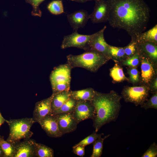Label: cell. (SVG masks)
Returning <instances> with one entry per match:
<instances>
[{
  "label": "cell",
  "mask_w": 157,
  "mask_h": 157,
  "mask_svg": "<svg viewBox=\"0 0 157 157\" xmlns=\"http://www.w3.org/2000/svg\"><path fill=\"white\" fill-rule=\"evenodd\" d=\"M109 6L108 21L114 28L125 30L135 40L146 29L150 9L144 0H107Z\"/></svg>",
  "instance_id": "6da1fadb"
},
{
  "label": "cell",
  "mask_w": 157,
  "mask_h": 157,
  "mask_svg": "<svg viewBox=\"0 0 157 157\" xmlns=\"http://www.w3.org/2000/svg\"><path fill=\"white\" fill-rule=\"evenodd\" d=\"M122 98L113 90L107 93L96 91L91 101L95 111V116L92 119L95 132H97L106 124L116 120L121 107Z\"/></svg>",
  "instance_id": "7a4b0ae2"
},
{
  "label": "cell",
  "mask_w": 157,
  "mask_h": 157,
  "mask_svg": "<svg viewBox=\"0 0 157 157\" xmlns=\"http://www.w3.org/2000/svg\"><path fill=\"white\" fill-rule=\"evenodd\" d=\"M67 63L73 68L80 67L91 72H96L110 59L101 53L89 49L78 55L70 54L67 56Z\"/></svg>",
  "instance_id": "3957f363"
},
{
  "label": "cell",
  "mask_w": 157,
  "mask_h": 157,
  "mask_svg": "<svg viewBox=\"0 0 157 157\" xmlns=\"http://www.w3.org/2000/svg\"><path fill=\"white\" fill-rule=\"evenodd\" d=\"M9 127L10 133L7 141L13 144L22 139L29 138L33 134L31 129L35 123L33 117L6 120Z\"/></svg>",
  "instance_id": "277c9868"
},
{
  "label": "cell",
  "mask_w": 157,
  "mask_h": 157,
  "mask_svg": "<svg viewBox=\"0 0 157 157\" xmlns=\"http://www.w3.org/2000/svg\"><path fill=\"white\" fill-rule=\"evenodd\" d=\"M72 68L67 63L59 65L51 72L50 78L52 94L70 90L71 72Z\"/></svg>",
  "instance_id": "5b68a950"
},
{
  "label": "cell",
  "mask_w": 157,
  "mask_h": 157,
  "mask_svg": "<svg viewBox=\"0 0 157 157\" xmlns=\"http://www.w3.org/2000/svg\"><path fill=\"white\" fill-rule=\"evenodd\" d=\"M150 89L149 86H126L121 92L122 97L126 102L133 103L135 106H141L148 99Z\"/></svg>",
  "instance_id": "8992f818"
},
{
  "label": "cell",
  "mask_w": 157,
  "mask_h": 157,
  "mask_svg": "<svg viewBox=\"0 0 157 157\" xmlns=\"http://www.w3.org/2000/svg\"><path fill=\"white\" fill-rule=\"evenodd\" d=\"M93 35L80 34L77 31H74L71 34L65 36L61 45L62 49L75 47L83 49L85 51L90 49L89 42Z\"/></svg>",
  "instance_id": "52a82bcc"
},
{
  "label": "cell",
  "mask_w": 157,
  "mask_h": 157,
  "mask_svg": "<svg viewBox=\"0 0 157 157\" xmlns=\"http://www.w3.org/2000/svg\"><path fill=\"white\" fill-rule=\"evenodd\" d=\"M138 51L141 66L140 81L142 85L149 86L151 80L156 76V64L142 52Z\"/></svg>",
  "instance_id": "ba28073f"
},
{
  "label": "cell",
  "mask_w": 157,
  "mask_h": 157,
  "mask_svg": "<svg viewBox=\"0 0 157 157\" xmlns=\"http://www.w3.org/2000/svg\"><path fill=\"white\" fill-rule=\"evenodd\" d=\"M72 113L78 124L85 120L89 119L92 120L95 116V111L91 101H77Z\"/></svg>",
  "instance_id": "9c48e42d"
},
{
  "label": "cell",
  "mask_w": 157,
  "mask_h": 157,
  "mask_svg": "<svg viewBox=\"0 0 157 157\" xmlns=\"http://www.w3.org/2000/svg\"><path fill=\"white\" fill-rule=\"evenodd\" d=\"M95 1L94 10L90 15V19L93 24L108 21L109 6L107 0H97Z\"/></svg>",
  "instance_id": "30bf717a"
},
{
  "label": "cell",
  "mask_w": 157,
  "mask_h": 157,
  "mask_svg": "<svg viewBox=\"0 0 157 157\" xmlns=\"http://www.w3.org/2000/svg\"><path fill=\"white\" fill-rule=\"evenodd\" d=\"M54 115L62 134L69 133L75 131L78 124L72 113H58Z\"/></svg>",
  "instance_id": "8fae6325"
},
{
  "label": "cell",
  "mask_w": 157,
  "mask_h": 157,
  "mask_svg": "<svg viewBox=\"0 0 157 157\" xmlns=\"http://www.w3.org/2000/svg\"><path fill=\"white\" fill-rule=\"evenodd\" d=\"M106 28L105 26L101 30L93 34L89 42V46L90 49L98 51L110 59L108 54L109 44L106 42L104 35Z\"/></svg>",
  "instance_id": "7c38bea8"
},
{
  "label": "cell",
  "mask_w": 157,
  "mask_h": 157,
  "mask_svg": "<svg viewBox=\"0 0 157 157\" xmlns=\"http://www.w3.org/2000/svg\"><path fill=\"white\" fill-rule=\"evenodd\" d=\"M35 141L29 138L14 144L15 152L13 157H32L35 156Z\"/></svg>",
  "instance_id": "4fadbf2b"
},
{
  "label": "cell",
  "mask_w": 157,
  "mask_h": 157,
  "mask_svg": "<svg viewBox=\"0 0 157 157\" xmlns=\"http://www.w3.org/2000/svg\"><path fill=\"white\" fill-rule=\"evenodd\" d=\"M38 123L49 136L58 138L63 135L59 130L54 115H47Z\"/></svg>",
  "instance_id": "5bb4252c"
},
{
  "label": "cell",
  "mask_w": 157,
  "mask_h": 157,
  "mask_svg": "<svg viewBox=\"0 0 157 157\" xmlns=\"http://www.w3.org/2000/svg\"><path fill=\"white\" fill-rule=\"evenodd\" d=\"M52 94L49 97L37 102L35 104L32 117L35 122H38L47 115H51V103Z\"/></svg>",
  "instance_id": "9a60e30c"
},
{
  "label": "cell",
  "mask_w": 157,
  "mask_h": 157,
  "mask_svg": "<svg viewBox=\"0 0 157 157\" xmlns=\"http://www.w3.org/2000/svg\"><path fill=\"white\" fill-rule=\"evenodd\" d=\"M67 19L74 31L83 27L90 19V15L83 10H78L67 15Z\"/></svg>",
  "instance_id": "2e32d148"
},
{
  "label": "cell",
  "mask_w": 157,
  "mask_h": 157,
  "mask_svg": "<svg viewBox=\"0 0 157 157\" xmlns=\"http://www.w3.org/2000/svg\"><path fill=\"white\" fill-rule=\"evenodd\" d=\"M138 49L148 57L155 64L157 61V44L151 42L138 43Z\"/></svg>",
  "instance_id": "e0dca14e"
},
{
  "label": "cell",
  "mask_w": 157,
  "mask_h": 157,
  "mask_svg": "<svg viewBox=\"0 0 157 157\" xmlns=\"http://www.w3.org/2000/svg\"><path fill=\"white\" fill-rule=\"evenodd\" d=\"M52 94L51 103L52 112L60 107L69 99L71 97V91H64Z\"/></svg>",
  "instance_id": "ac0fdd59"
},
{
  "label": "cell",
  "mask_w": 157,
  "mask_h": 157,
  "mask_svg": "<svg viewBox=\"0 0 157 157\" xmlns=\"http://www.w3.org/2000/svg\"><path fill=\"white\" fill-rule=\"evenodd\" d=\"M135 41L138 43L151 42L157 44V25L147 31L140 33Z\"/></svg>",
  "instance_id": "d6986e66"
},
{
  "label": "cell",
  "mask_w": 157,
  "mask_h": 157,
  "mask_svg": "<svg viewBox=\"0 0 157 157\" xmlns=\"http://www.w3.org/2000/svg\"><path fill=\"white\" fill-rule=\"evenodd\" d=\"M96 91L92 88L76 91H71V97L77 101H91L93 98Z\"/></svg>",
  "instance_id": "ffe728a7"
},
{
  "label": "cell",
  "mask_w": 157,
  "mask_h": 157,
  "mask_svg": "<svg viewBox=\"0 0 157 157\" xmlns=\"http://www.w3.org/2000/svg\"><path fill=\"white\" fill-rule=\"evenodd\" d=\"M108 54L110 59L116 62H122L126 58L124 47L108 45Z\"/></svg>",
  "instance_id": "44dd1931"
},
{
  "label": "cell",
  "mask_w": 157,
  "mask_h": 157,
  "mask_svg": "<svg viewBox=\"0 0 157 157\" xmlns=\"http://www.w3.org/2000/svg\"><path fill=\"white\" fill-rule=\"evenodd\" d=\"M77 100L71 97L60 107L51 113V115L72 113L76 105Z\"/></svg>",
  "instance_id": "7402d4cb"
},
{
  "label": "cell",
  "mask_w": 157,
  "mask_h": 157,
  "mask_svg": "<svg viewBox=\"0 0 157 157\" xmlns=\"http://www.w3.org/2000/svg\"><path fill=\"white\" fill-rule=\"evenodd\" d=\"M110 70V75L113 81L121 82L124 81H129V79L125 75L122 68L117 63Z\"/></svg>",
  "instance_id": "603a6c76"
},
{
  "label": "cell",
  "mask_w": 157,
  "mask_h": 157,
  "mask_svg": "<svg viewBox=\"0 0 157 157\" xmlns=\"http://www.w3.org/2000/svg\"><path fill=\"white\" fill-rule=\"evenodd\" d=\"M35 155L38 157H53L54 151L51 148L44 144L35 142Z\"/></svg>",
  "instance_id": "cb8c5ba5"
},
{
  "label": "cell",
  "mask_w": 157,
  "mask_h": 157,
  "mask_svg": "<svg viewBox=\"0 0 157 157\" xmlns=\"http://www.w3.org/2000/svg\"><path fill=\"white\" fill-rule=\"evenodd\" d=\"M0 147L5 157H13L15 152L14 144L5 140L3 137L0 135Z\"/></svg>",
  "instance_id": "d4e9b609"
},
{
  "label": "cell",
  "mask_w": 157,
  "mask_h": 157,
  "mask_svg": "<svg viewBox=\"0 0 157 157\" xmlns=\"http://www.w3.org/2000/svg\"><path fill=\"white\" fill-rule=\"evenodd\" d=\"M110 135H106L103 138L99 137L92 143L93 149L91 157H100L102 153L103 142L104 140L109 137Z\"/></svg>",
  "instance_id": "484cf974"
},
{
  "label": "cell",
  "mask_w": 157,
  "mask_h": 157,
  "mask_svg": "<svg viewBox=\"0 0 157 157\" xmlns=\"http://www.w3.org/2000/svg\"><path fill=\"white\" fill-rule=\"evenodd\" d=\"M47 8L51 13L54 15H58L64 13L63 2L61 0L52 1L49 4Z\"/></svg>",
  "instance_id": "4316f807"
},
{
  "label": "cell",
  "mask_w": 157,
  "mask_h": 157,
  "mask_svg": "<svg viewBox=\"0 0 157 157\" xmlns=\"http://www.w3.org/2000/svg\"><path fill=\"white\" fill-rule=\"evenodd\" d=\"M104 135L103 133L98 134L97 132L94 131L91 134L81 140L78 143L75 144L72 147V148L78 146L85 147L87 145L93 143L99 137Z\"/></svg>",
  "instance_id": "83f0119b"
},
{
  "label": "cell",
  "mask_w": 157,
  "mask_h": 157,
  "mask_svg": "<svg viewBox=\"0 0 157 157\" xmlns=\"http://www.w3.org/2000/svg\"><path fill=\"white\" fill-rule=\"evenodd\" d=\"M140 62L139 54L138 50L137 52L134 55L122 61V64L129 67H137Z\"/></svg>",
  "instance_id": "f1b7e54d"
},
{
  "label": "cell",
  "mask_w": 157,
  "mask_h": 157,
  "mask_svg": "<svg viewBox=\"0 0 157 157\" xmlns=\"http://www.w3.org/2000/svg\"><path fill=\"white\" fill-rule=\"evenodd\" d=\"M125 53L126 58L134 55L138 51L137 43L135 41L131 40L130 43L124 47Z\"/></svg>",
  "instance_id": "f546056e"
},
{
  "label": "cell",
  "mask_w": 157,
  "mask_h": 157,
  "mask_svg": "<svg viewBox=\"0 0 157 157\" xmlns=\"http://www.w3.org/2000/svg\"><path fill=\"white\" fill-rule=\"evenodd\" d=\"M44 0H25L26 2L30 4L33 7L31 12L32 15L41 17L42 12L40 9V5Z\"/></svg>",
  "instance_id": "4dcf8cb0"
},
{
  "label": "cell",
  "mask_w": 157,
  "mask_h": 157,
  "mask_svg": "<svg viewBox=\"0 0 157 157\" xmlns=\"http://www.w3.org/2000/svg\"><path fill=\"white\" fill-rule=\"evenodd\" d=\"M145 110L149 108L157 109V92L154 93L151 97L140 106Z\"/></svg>",
  "instance_id": "1f68e13d"
},
{
  "label": "cell",
  "mask_w": 157,
  "mask_h": 157,
  "mask_svg": "<svg viewBox=\"0 0 157 157\" xmlns=\"http://www.w3.org/2000/svg\"><path fill=\"white\" fill-rule=\"evenodd\" d=\"M128 73L129 75V81L130 82L135 84L139 81V74L137 67H130L128 69Z\"/></svg>",
  "instance_id": "d6a6232c"
},
{
  "label": "cell",
  "mask_w": 157,
  "mask_h": 157,
  "mask_svg": "<svg viewBox=\"0 0 157 157\" xmlns=\"http://www.w3.org/2000/svg\"><path fill=\"white\" fill-rule=\"evenodd\" d=\"M157 156V144L154 142L143 154L142 157H156Z\"/></svg>",
  "instance_id": "836d02e7"
},
{
  "label": "cell",
  "mask_w": 157,
  "mask_h": 157,
  "mask_svg": "<svg viewBox=\"0 0 157 157\" xmlns=\"http://www.w3.org/2000/svg\"><path fill=\"white\" fill-rule=\"evenodd\" d=\"M85 147L78 146L72 148V152L75 154L81 157L85 154Z\"/></svg>",
  "instance_id": "e575fe53"
},
{
  "label": "cell",
  "mask_w": 157,
  "mask_h": 157,
  "mask_svg": "<svg viewBox=\"0 0 157 157\" xmlns=\"http://www.w3.org/2000/svg\"><path fill=\"white\" fill-rule=\"evenodd\" d=\"M149 87L150 92L154 93L157 92V76L152 79L149 84Z\"/></svg>",
  "instance_id": "d590c367"
},
{
  "label": "cell",
  "mask_w": 157,
  "mask_h": 157,
  "mask_svg": "<svg viewBox=\"0 0 157 157\" xmlns=\"http://www.w3.org/2000/svg\"><path fill=\"white\" fill-rule=\"evenodd\" d=\"M6 120L3 117L2 115L0 116V126L6 121Z\"/></svg>",
  "instance_id": "8d00e7d4"
},
{
  "label": "cell",
  "mask_w": 157,
  "mask_h": 157,
  "mask_svg": "<svg viewBox=\"0 0 157 157\" xmlns=\"http://www.w3.org/2000/svg\"><path fill=\"white\" fill-rule=\"evenodd\" d=\"M93 0L95 1L97 0H71L72 1L81 3L87 1H91Z\"/></svg>",
  "instance_id": "74e56055"
},
{
  "label": "cell",
  "mask_w": 157,
  "mask_h": 157,
  "mask_svg": "<svg viewBox=\"0 0 157 157\" xmlns=\"http://www.w3.org/2000/svg\"><path fill=\"white\" fill-rule=\"evenodd\" d=\"M2 156L4 157V154L2 149L0 147V157Z\"/></svg>",
  "instance_id": "f35d334b"
},
{
  "label": "cell",
  "mask_w": 157,
  "mask_h": 157,
  "mask_svg": "<svg viewBox=\"0 0 157 157\" xmlns=\"http://www.w3.org/2000/svg\"><path fill=\"white\" fill-rule=\"evenodd\" d=\"M2 116V115H1V113L0 111V116Z\"/></svg>",
  "instance_id": "ab89813d"
},
{
  "label": "cell",
  "mask_w": 157,
  "mask_h": 157,
  "mask_svg": "<svg viewBox=\"0 0 157 157\" xmlns=\"http://www.w3.org/2000/svg\"><path fill=\"white\" fill-rule=\"evenodd\" d=\"M69 0L71 1V0Z\"/></svg>",
  "instance_id": "60d3db41"
}]
</instances>
